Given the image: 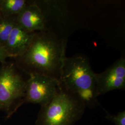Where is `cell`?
I'll return each mask as SVG.
<instances>
[{
  "label": "cell",
  "mask_w": 125,
  "mask_h": 125,
  "mask_svg": "<svg viewBox=\"0 0 125 125\" xmlns=\"http://www.w3.org/2000/svg\"><path fill=\"white\" fill-rule=\"evenodd\" d=\"M64 41L45 29L36 32L28 49L22 56L14 58L23 72L49 76L59 80L65 55Z\"/></svg>",
  "instance_id": "1"
},
{
  "label": "cell",
  "mask_w": 125,
  "mask_h": 125,
  "mask_svg": "<svg viewBox=\"0 0 125 125\" xmlns=\"http://www.w3.org/2000/svg\"><path fill=\"white\" fill-rule=\"evenodd\" d=\"M35 32L27 31L16 23L4 45L11 58L22 56L28 49Z\"/></svg>",
  "instance_id": "8"
},
{
  "label": "cell",
  "mask_w": 125,
  "mask_h": 125,
  "mask_svg": "<svg viewBox=\"0 0 125 125\" xmlns=\"http://www.w3.org/2000/svg\"><path fill=\"white\" fill-rule=\"evenodd\" d=\"M85 108L83 103L61 86L52 100L41 107L36 125H74L82 117Z\"/></svg>",
  "instance_id": "3"
},
{
  "label": "cell",
  "mask_w": 125,
  "mask_h": 125,
  "mask_svg": "<svg viewBox=\"0 0 125 125\" xmlns=\"http://www.w3.org/2000/svg\"><path fill=\"white\" fill-rule=\"evenodd\" d=\"M14 62L0 66V110L11 116L23 104L26 81Z\"/></svg>",
  "instance_id": "4"
},
{
  "label": "cell",
  "mask_w": 125,
  "mask_h": 125,
  "mask_svg": "<svg viewBox=\"0 0 125 125\" xmlns=\"http://www.w3.org/2000/svg\"><path fill=\"white\" fill-rule=\"evenodd\" d=\"M9 58H11L10 55L7 52L4 46L0 44V62L4 64L7 62V59Z\"/></svg>",
  "instance_id": "12"
},
{
  "label": "cell",
  "mask_w": 125,
  "mask_h": 125,
  "mask_svg": "<svg viewBox=\"0 0 125 125\" xmlns=\"http://www.w3.org/2000/svg\"><path fill=\"white\" fill-rule=\"evenodd\" d=\"M16 19L17 24L27 31L36 32L46 29L45 15L35 1L30 2L16 15Z\"/></svg>",
  "instance_id": "7"
},
{
  "label": "cell",
  "mask_w": 125,
  "mask_h": 125,
  "mask_svg": "<svg viewBox=\"0 0 125 125\" xmlns=\"http://www.w3.org/2000/svg\"></svg>",
  "instance_id": "14"
},
{
  "label": "cell",
  "mask_w": 125,
  "mask_h": 125,
  "mask_svg": "<svg viewBox=\"0 0 125 125\" xmlns=\"http://www.w3.org/2000/svg\"><path fill=\"white\" fill-rule=\"evenodd\" d=\"M98 96L114 90L125 89V58L121 57L104 72L95 73Z\"/></svg>",
  "instance_id": "6"
},
{
  "label": "cell",
  "mask_w": 125,
  "mask_h": 125,
  "mask_svg": "<svg viewBox=\"0 0 125 125\" xmlns=\"http://www.w3.org/2000/svg\"><path fill=\"white\" fill-rule=\"evenodd\" d=\"M28 76L23 104H37L44 106L52 100L60 89V83L56 78L36 74Z\"/></svg>",
  "instance_id": "5"
},
{
  "label": "cell",
  "mask_w": 125,
  "mask_h": 125,
  "mask_svg": "<svg viewBox=\"0 0 125 125\" xmlns=\"http://www.w3.org/2000/svg\"><path fill=\"white\" fill-rule=\"evenodd\" d=\"M30 3L26 0H0V16L16 15Z\"/></svg>",
  "instance_id": "9"
},
{
  "label": "cell",
  "mask_w": 125,
  "mask_h": 125,
  "mask_svg": "<svg viewBox=\"0 0 125 125\" xmlns=\"http://www.w3.org/2000/svg\"><path fill=\"white\" fill-rule=\"evenodd\" d=\"M16 23V15L0 17V44L4 46Z\"/></svg>",
  "instance_id": "10"
},
{
  "label": "cell",
  "mask_w": 125,
  "mask_h": 125,
  "mask_svg": "<svg viewBox=\"0 0 125 125\" xmlns=\"http://www.w3.org/2000/svg\"><path fill=\"white\" fill-rule=\"evenodd\" d=\"M59 82L64 89L83 103L85 107L93 108L98 105L95 73L85 56L66 57Z\"/></svg>",
  "instance_id": "2"
},
{
  "label": "cell",
  "mask_w": 125,
  "mask_h": 125,
  "mask_svg": "<svg viewBox=\"0 0 125 125\" xmlns=\"http://www.w3.org/2000/svg\"></svg>",
  "instance_id": "13"
},
{
  "label": "cell",
  "mask_w": 125,
  "mask_h": 125,
  "mask_svg": "<svg viewBox=\"0 0 125 125\" xmlns=\"http://www.w3.org/2000/svg\"><path fill=\"white\" fill-rule=\"evenodd\" d=\"M105 118L111 121L115 125H125V111H122L116 115H113L107 113Z\"/></svg>",
  "instance_id": "11"
}]
</instances>
